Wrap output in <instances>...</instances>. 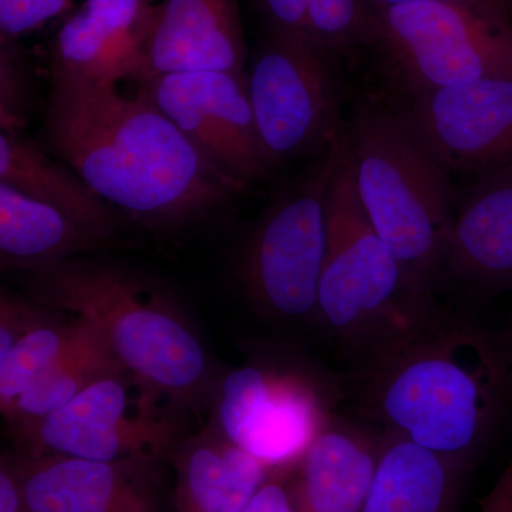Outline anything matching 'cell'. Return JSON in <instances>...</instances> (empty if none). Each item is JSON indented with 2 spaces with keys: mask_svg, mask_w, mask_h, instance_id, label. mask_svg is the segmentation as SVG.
I'll return each instance as SVG.
<instances>
[{
  "mask_svg": "<svg viewBox=\"0 0 512 512\" xmlns=\"http://www.w3.org/2000/svg\"><path fill=\"white\" fill-rule=\"evenodd\" d=\"M326 218L328 244L318 320L352 355L430 301H414L407 295L396 256L367 217L357 194L348 137L330 183Z\"/></svg>",
  "mask_w": 512,
  "mask_h": 512,
  "instance_id": "obj_6",
  "label": "cell"
},
{
  "mask_svg": "<svg viewBox=\"0 0 512 512\" xmlns=\"http://www.w3.org/2000/svg\"><path fill=\"white\" fill-rule=\"evenodd\" d=\"M137 92L238 192L271 171L245 74L218 70L160 74L138 83Z\"/></svg>",
  "mask_w": 512,
  "mask_h": 512,
  "instance_id": "obj_11",
  "label": "cell"
},
{
  "mask_svg": "<svg viewBox=\"0 0 512 512\" xmlns=\"http://www.w3.org/2000/svg\"><path fill=\"white\" fill-rule=\"evenodd\" d=\"M501 345L505 350V355L508 357V362H510L511 373H512V319L508 328L504 330L500 335Z\"/></svg>",
  "mask_w": 512,
  "mask_h": 512,
  "instance_id": "obj_31",
  "label": "cell"
},
{
  "mask_svg": "<svg viewBox=\"0 0 512 512\" xmlns=\"http://www.w3.org/2000/svg\"><path fill=\"white\" fill-rule=\"evenodd\" d=\"M439 2V0H370L373 8L377 6L407 5V3ZM493 2L507 3L512 6V0H493Z\"/></svg>",
  "mask_w": 512,
  "mask_h": 512,
  "instance_id": "obj_30",
  "label": "cell"
},
{
  "mask_svg": "<svg viewBox=\"0 0 512 512\" xmlns=\"http://www.w3.org/2000/svg\"><path fill=\"white\" fill-rule=\"evenodd\" d=\"M12 458L32 512H161L160 460Z\"/></svg>",
  "mask_w": 512,
  "mask_h": 512,
  "instance_id": "obj_13",
  "label": "cell"
},
{
  "mask_svg": "<svg viewBox=\"0 0 512 512\" xmlns=\"http://www.w3.org/2000/svg\"><path fill=\"white\" fill-rule=\"evenodd\" d=\"M0 512H32L10 453L0 458Z\"/></svg>",
  "mask_w": 512,
  "mask_h": 512,
  "instance_id": "obj_29",
  "label": "cell"
},
{
  "mask_svg": "<svg viewBox=\"0 0 512 512\" xmlns=\"http://www.w3.org/2000/svg\"><path fill=\"white\" fill-rule=\"evenodd\" d=\"M346 137L357 194L402 268L407 295L433 301L456 217L451 175L402 116L377 101L357 103Z\"/></svg>",
  "mask_w": 512,
  "mask_h": 512,
  "instance_id": "obj_4",
  "label": "cell"
},
{
  "mask_svg": "<svg viewBox=\"0 0 512 512\" xmlns=\"http://www.w3.org/2000/svg\"><path fill=\"white\" fill-rule=\"evenodd\" d=\"M154 0H83L50 50V77L79 82H137L156 18Z\"/></svg>",
  "mask_w": 512,
  "mask_h": 512,
  "instance_id": "obj_14",
  "label": "cell"
},
{
  "mask_svg": "<svg viewBox=\"0 0 512 512\" xmlns=\"http://www.w3.org/2000/svg\"><path fill=\"white\" fill-rule=\"evenodd\" d=\"M119 373L128 372L90 325L89 333L26 390L3 417L10 429L30 423L56 412L104 377Z\"/></svg>",
  "mask_w": 512,
  "mask_h": 512,
  "instance_id": "obj_22",
  "label": "cell"
},
{
  "mask_svg": "<svg viewBox=\"0 0 512 512\" xmlns=\"http://www.w3.org/2000/svg\"><path fill=\"white\" fill-rule=\"evenodd\" d=\"M161 399L130 373L104 377L72 402L30 423L12 427L16 453L93 461L173 456L178 423Z\"/></svg>",
  "mask_w": 512,
  "mask_h": 512,
  "instance_id": "obj_10",
  "label": "cell"
},
{
  "mask_svg": "<svg viewBox=\"0 0 512 512\" xmlns=\"http://www.w3.org/2000/svg\"><path fill=\"white\" fill-rule=\"evenodd\" d=\"M248 59L239 0H163L136 83L202 70L245 74Z\"/></svg>",
  "mask_w": 512,
  "mask_h": 512,
  "instance_id": "obj_15",
  "label": "cell"
},
{
  "mask_svg": "<svg viewBox=\"0 0 512 512\" xmlns=\"http://www.w3.org/2000/svg\"><path fill=\"white\" fill-rule=\"evenodd\" d=\"M396 111L450 175L476 178L512 160V76L406 97Z\"/></svg>",
  "mask_w": 512,
  "mask_h": 512,
  "instance_id": "obj_12",
  "label": "cell"
},
{
  "mask_svg": "<svg viewBox=\"0 0 512 512\" xmlns=\"http://www.w3.org/2000/svg\"><path fill=\"white\" fill-rule=\"evenodd\" d=\"M345 141L346 128L296 183L272 201L249 232L238 276L245 295L266 318L285 323L318 320L328 244L326 204Z\"/></svg>",
  "mask_w": 512,
  "mask_h": 512,
  "instance_id": "obj_8",
  "label": "cell"
},
{
  "mask_svg": "<svg viewBox=\"0 0 512 512\" xmlns=\"http://www.w3.org/2000/svg\"><path fill=\"white\" fill-rule=\"evenodd\" d=\"M343 386L301 357L261 353L221 375L210 423L271 470H288L328 426Z\"/></svg>",
  "mask_w": 512,
  "mask_h": 512,
  "instance_id": "obj_7",
  "label": "cell"
},
{
  "mask_svg": "<svg viewBox=\"0 0 512 512\" xmlns=\"http://www.w3.org/2000/svg\"><path fill=\"white\" fill-rule=\"evenodd\" d=\"M366 46L403 99L512 76V6L493 0L377 6Z\"/></svg>",
  "mask_w": 512,
  "mask_h": 512,
  "instance_id": "obj_5",
  "label": "cell"
},
{
  "mask_svg": "<svg viewBox=\"0 0 512 512\" xmlns=\"http://www.w3.org/2000/svg\"><path fill=\"white\" fill-rule=\"evenodd\" d=\"M109 241L52 205L0 184V268L29 272L83 258Z\"/></svg>",
  "mask_w": 512,
  "mask_h": 512,
  "instance_id": "obj_20",
  "label": "cell"
},
{
  "mask_svg": "<svg viewBox=\"0 0 512 512\" xmlns=\"http://www.w3.org/2000/svg\"><path fill=\"white\" fill-rule=\"evenodd\" d=\"M174 512H239L272 470L210 423L173 453Z\"/></svg>",
  "mask_w": 512,
  "mask_h": 512,
  "instance_id": "obj_18",
  "label": "cell"
},
{
  "mask_svg": "<svg viewBox=\"0 0 512 512\" xmlns=\"http://www.w3.org/2000/svg\"><path fill=\"white\" fill-rule=\"evenodd\" d=\"M349 392L383 431L473 466L512 406L500 336L431 303L352 355Z\"/></svg>",
  "mask_w": 512,
  "mask_h": 512,
  "instance_id": "obj_1",
  "label": "cell"
},
{
  "mask_svg": "<svg viewBox=\"0 0 512 512\" xmlns=\"http://www.w3.org/2000/svg\"><path fill=\"white\" fill-rule=\"evenodd\" d=\"M457 202L446 269L483 292L512 288V160L473 178Z\"/></svg>",
  "mask_w": 512,
  "mask_h": 512,
  "instance_id": "obj_16",
  "label": "cell"
},
{
  "mask_svg": "<svg viewBox=\"0 0 512 512\" xmlns=\"http://www.w3.org/2000/svg\"><path fill=\"white\" fill-rule=\"evenodd\" d=\"M0 184L66 212L106 241L119 232L120 211L23 134L0 133Z\"/></svg>",
  "mask_w": 512,
  "mask_h": 512,
  "instance_id": "obj_21",
  "label": "cell"
},
{
  "mask_svg": "<svg viewBox=\"0 0 512 512\" xmlns=\"http://www.w3.org/2000/svg\"><path fill=\"white\" fill-rule=\"evenodd\" d=\"M313 0H256L265 30L306 36V20Z\"/></svg>",
  "mask_w": 512,
  "mask_h": 512,
  "instance_id": "obj_27",
  "label": "cell"
},
{
  "mask_svg": "<svg viewBox=\"0 0 512 512\" xmlns=\"http://www.w3.org/2000/svg\"><path fill=\"white\" fill-rule=\"evenodd\" d=\"M23 293L89 322L121 366L175 412L211 406L220 369L183 309L140 275L76 258L25 272Z\"/></svg>",
  "mask_w": 512,
  "mask_h": 512,
  "instance_id": "obj_3",
  "label": "cell"
},
{
  "mask_svg": "<svg viewBox=\"0 0 512 512\" xmlns=\"http://www.w3.org/2000/svg\"><path fill=\"white\" fill-rule=\"evenodd\" d=\"M90 323L77 316L33 330L0 360V412L29 390L89 333Z\"/></svg>",
  "mask_w": 512,
  "mask_h": 512,
  "instance_id": "obj_23",
  "label": "cell"
},
{
  "mask_svg": "<svg viewBox=\"0 0 512 512\" xmlns=\"http://www.w3.org/2000/svg\"><path fill=\"white\" fill-rule=\"evenodd\" d=\"M46 136L104 201L148 228H175L238 192L140 93L50 77Z\"/></svg>",
  "mask_w": 512,
  "mask_h": 512,
  "instance_id": "obj_2",
  "label": "cell"
},
{
  "mask_svg": "<svg viewBox=\"0 0 512 512\" xmlns=\"http://www.w3.org/2000/svg\"><path fill=\"white\" fill-rule=\"evenodd\" d=\"M291 470H272L271 476L239 512H298L289 488Z\"/></svg>",
  "mask_w": 512,
  "mask_h": 512,
  "instance_id": "obj_28",
  "label": "cell"
},
{
  "mask_svg": "<svg viewBox=\"0 0 512 512\" xmlns=\"http://www.w3.org/2000/svg\"><path fill=\"white\" fill-rule=\"evenodd\" d=\"M67 313L56 311L35 301L26 293L2 288L0 292V360L9 355L20 339L33 330L52 325L67 318Z\"/></svg>",
  "mask_w": 512,
  "mask_h": 512,
  "instance_id": "obj_25",
  "label": "cell"
},
{
  "mask_svg": "<svg viewBox=\"0 0 512 512\" xmlns=\"http://www.w3.org/2000/svg\"><path fill=\"white\" fill-rule=\"evenodd\" d=\"M470 468L384 431L375 481L360 512H460Z\"/></svg>",
  "mask_w": 512,
  "mask_h": 512,
  "instance_id": "obj_19",
  "label": "cell"
},
{
  "mask_svg": "<svg viewBox=\"0 0 512 512\" xmlns=\"http://www.w3.org/2000/svg\"><path fill=\"white\" fill-rule=\"evenodd\" d=\"M384 431L335 416L289 473L298 512H360L375 481Z\"/></svg>",
  "mask_w": 512,
  "mask_h": 512,
  "instance_id": "obj_17",
  "label": "cell"
},
{
  "mask_svg": "<svg viewBox=\"0 0 512 512\" xmlns=\"http://www.w3.org/2000/svg\"><path fill=\"white\" fill-rule=\"evenodd\" d=\"M328 49L306 36L265 30L245 80L269 170L316 158L343 133Z\"/></svg>",
  "mask_w": 512,
  "mask_h": 512,
  "instance_id": "obj_9",
  "label": "cell"
},
{
  "mask_svg": "<svg viewBox=\"0 0 512 512\" xmlns=\"http://www.w3.org/2000/svg\"><path fill=\"white\" fill-rule=\"evenodd\" d=\"M76 0H0V37L20 40L66 15Z\"/></svg>",
  "mask_w": 512,
  "mask_h": 512,
  "instance_id": "obj_26",
  "label": "cell"
},
{
  "mask_svg": "<svg viewBox=\"0 0 512 512\" xmlns=\"http://www.w3.org/2000/svg\"><path fill=\"white\" fill-rule=\"evenodd\" d=\"M36 107V83L19 40L0 37V128L23 134Z\"/></svg>",
  "mask_w": 512,
  "mask_h": 512,
  "instance_id": "obj_24",
  "label": "cell"
}]
</instances>
